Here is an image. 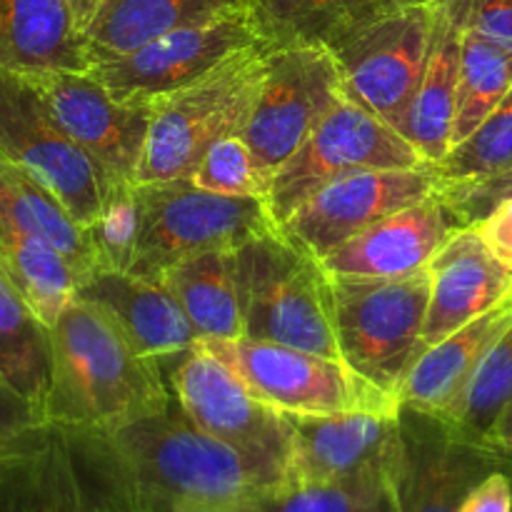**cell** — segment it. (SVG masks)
<instances>
[{
    "instance_id": "cell-1",
    "label": "cell",
    "mask_w": 512,
    "mask_h": 512,
    "mask_svg": "<svg viewBox=\"0 0 512 512\" xmlns=\"http://www.w3.org/2000/svg\"><path fill=\"white\" fill-rule=\"evenodd\" d=\"M173 390L105 310L75 298L50 325L48 423L118 430L165 410Z\"/></svg>"
},
{
    "instance_id": "cell-2",
    "label": "cell",
    "mask_w": 512,
    "mask_h": 512,
    "mask_svg": "<svg viewBox=\"0 0 512 512\" xmlns=\"http://www.w3.org/2000/svg\"><path fill=\"white\" fill-rule=\"evenodd\" d=\"M145 512H175L188 505L263 500L288 485V473L250 458L205 433L173 403L165 410L110 430Z\"/></svg>"
},
{
    "instance_id": "cell-3",
    "label": "cell",
    "mask_w": 512,
    "mask_h": 512,
    "mask_svg": "<svg viewBox=\"0 0 512 512\" xmlns=\"http://www.w3.org/2000/svg\"><path fill=\"white\" fill-rule=\"evenodd\" d=\"M268 48L240 50L198 83L155 100L138 183L190 178L205 150L243 133L265 78Z\"/></svg>"
},
{
    "instance_id": "cell-4",
    "label": "cell",
    "mask_w": 512,
    "mask_h": 512,
    "mask_svg": "<svg viewBox=\"0 0 512 512\" xmlns=\"http://www.w3.org/2000/svg\"><path fill=\"white\" fill-rule=\"evenodd\" d=\"M428 303V270L405 278L330 275V313L340 360L398 398L405 375L425 353Z\"/></svg>"
},
{
    "instance_id": "cell-5",
    "label": "cell",
    "mask_w": 512,
    "mask_h": 512,
    "mask_svg": "<svg viewBox=\"0 0 512 512\" xmlns=\"http://www.w3.org/2000/svg\"><path fill=\"white\" fill-rule=\"evenodd\" d=\"M238 283L245 338L340 360L330 313V275L318 258L278 230L238 248Z\"/></svg>"
},
{
    "instance_id": "cell-6",
    "label": "cell",
    "mask_w": 512,
    "mask_h": 512,
    "mask_svg": "<svg viewBox=\"0 0 512 512\" xmlns=\"http://www.w3.org/2000/svg\"><path fill=\"white\" fill-rule=\"evenodd\" d=\"M143 228L128 273L160 283L180 260L213 250H238L278 233L265 198H230L198 188L190 178L138 183Z\"/></svg>"
},
{
    "instance_id": "cell-7",
    "label": "cell",
    "mask_w": 512,
    "mask_h": 512,
    "mask_svg": "<svg viewBox=\"0 0 512 512\" xmlns=\"http://www.w3.org/2000/svg\"><path fill=\"white\" fill-rule=\"evenodd\" d=\"M435 3L390 0L328 45L345 98L398 128L423 78Z\"/></svg>"
},
{
    "instance_id": "cell-8",
    "label": "cell",
    "mask_w": 512,
    "mask_h": 512,
    "mask_svg": "<svg viewBox=\"0 0 512 512\" xmlns=\"http://www.w3.org/2000/svg\"><path fill=\"white\" fill-rule=\"evenodd\" d=\"M258 400L285 415H333L350 410L398 413L400 400L375 388L343 360L255 338L200 340Z\"/></svg>"
},
{
    "instance_id": "cell-9",
    "label": "cell",
    "mask_w": 512,
    "mask_h": 512,
    "mask_svg": "<svg viewBox=\"0 0 512 512\" xmlns=\"http://www.w3.org/2000/svg\"><path fill=\"white\" fill-rule=\"evenodd\" d=\"M512 460L450 418L400 405L393 460L395 512H458L470 490Z\"/></svg>"
},
{
    "instance_id": "cell-10",
    "label": "cell",
    "mask_w": 512,
    "mask_h": 512,
    "mask_svg": "<svg viewBox=\"0 0 512 512\" xmlns=\"http://www.w3.org/2000/svg\"><path fill=\"white\" fill-rule=\"evenodd\" d=\"M430 165L418 150L378 115L368 113L353 100L343 98L310 138L293 153V158L270 178L268 203L275 223L283 225L298 205L323 185L375 168H420Z\"/></svg>"
},
{
    "instance_id": "cell-11",
    "label": "cell",
    "mask_w": 512,
    "mask_h": 512,
    "mask_svg": "<svg viewBox=\"0 0 512 512\" xmlns=\"http://www.w3.org/2000/svg\"><path fill=\"white\" fill-rule=\"evenodd\" d=\"M0 155L45 185L90 228L113 180L55 123L28 78L0 68Z\"/></svg>"
},
{
    "instance_id": "cell-12",
    "label": "cell",
    "mask_w": 512,
    "mask_h": 512,
    "mask_svg": "<svg viewBox=\"0 0 512 512\" xmlns=\"http://www.w3.org/2000/svg\"><path fill=\"white\" fill-rule=\"evenodd\" d=\"M343 98V80L328 50L268 48L263 85L240 133L265 183Z\"/></svg>"
},
{
    "instance_id": "cell-13",
    "label": "cell",
    "mask_w": 512,
    "mask_h": 512,
    "mask_svg": "<svg viewBox=\"0 0 512 512\" xmlns=\"http://www.w3.org/2000/svg\"><path fill=\"white\" fill-rule=\"evenodd\" d=\"M253 45L263 43L245 3L160 35L133 53L95 63L90 73L123 103L153 105L175 90L198 83Z\"/></svg>"
},
{
    "instance_id": "cell-14",
    "label": "cell",
    "mask_w": 512,
    "mask_h": 512,
    "mask_svg": "<svg viewBox=\"0 0 512 512\" xmlns=\"http://www.w3.org/2000/svg\"><path fill=\"white\" fill-rule=\"evenodd\" d=\"M160 368L175 403L198 428L288 473L293 455V425L288 415L255 398L228 365L203 345H195Z\"/></svg>"
},
{
    "instance_id": "cell-15",
    "label": "cell",
    "mask_w": 512,
    "mask_h": 512,
    "mask_svg": "<svg viewBox=\"0 0 512 512\" xmlns=\"http://www.w3.org/2000/svg\"><path fill=\"white\" fill-rule=\"evenodd\" d=\"M70 140L108 180L138 183L153 105L123 103L90 70H43L25 75Z\"/></svg>"
},
{
    "instance_id": "cell-16",
    "label": "cell",
    "mask_w": 512,
    "mask_h": 512,
    "mask_svg": "<svg viewBox=\"0 0 512 512\" xmlns=\"http://www.w3.org/2000/svg\"><path fill=\"white\" fill-rule=\"evenodd\" d=\"M438 188L435 165L358 170L310 195L280 225V233L313 258L325 260L385 215L428 198Z\"/></svg>"
},
{
    "instance_id": "cell-17",
    "label": "cell",
    "mask_w": 512,
    "mask_h": 512,
    "mask_svg": "<svg viewBox=\"0 0 512 512\" xmlns=\"http://www.w3.org/2000/svg\"><path fill=\"white\" fill-rule=\"evenodd\" d=\"M293 455L288 485H325L390 470L398 450V413L350 410L333 415H288Z\"/></svg>"
},
{
    "instance_id": "cell-18",
    "label": "cell",
    "mask_w": 512,
    "mask_h": 512,
    "mask_svg": "<svg viewBox=\"0 0 512 512\" xmlns=\"http://www.w3.org/2000/svg\"><path fill=\"white\" fill-rule=\"evenodd\" d=\"M463 225L435 190L428 198L385 215L328 255L330 275L355 278H405L428 268L430 258Z\"/></svg>"
},
{
    "instance_id": "cell-19",
    "label": "cell",
    "mask_w": 512,
    "mask_h": 512,
    "mask_svg": "<svg viewBox=\"0 0 512 512\" xmlns=\"http://www.w3.org/2000/svg\"><path fill=\"white\" fill-rule=\"evenodd\" d=\"M425 270L430 275L425 350L512 293V270L490 253L473 225L455 230Z\"/></svg>"
},
{
    "instance_id": "cell-20",
    "label": "cell",
    "mask_w": 512,
    "mask_h": 512,
    "mask_svg": "<svg viewBox=\"0 0 512 512\" xmlns=\"http://www.w3.org/2000/svg\"><path fill=\"white\" fill-rule=\"evenodd\" d=\"M75 298L88 300L113 318L125 338L158 365L200 345V335L163 283L118 270H95Z\"/></svg>"
},
{
    "instance_id": "cell-21",
    "label": "cell",
    "mask_w": 512,
    "mask_h": 512,
    "mask_svg": "<svg viewBox=\"0 0 512 512\" xmlns=\"http://www.w3.org/2000/svg\"><path fill=\"white\" fill-rule=\"evenodd\" d=\"M463 35V0H435V30L428 63H425L418 90L398 125V133L430 165L440 163L445 153L453 148Z\"/></svg>"
},
{
    "instance_id": "cell-22",
    "label": "cell",
    "mask_w": 512,
    "mask_h": 512,
    "mask_svg": "<svg viewBox=\"0 0 512 512\" xmlns=\"http://www.w3.org/2000/svg\"><path fill=\"white\" fill-rule=\"evenodd\" d=\"M512 325V293L448 338L430 345L400 385V405L448 418L495 340Z\"/></svg>"
},
{
    "instance_id": "cell-23",
    "label": "cell",
    "mask_w": 512,
    "mask_h": 512,
    "mask_svg": "<svg viewBox=\"0 0 512 512\" xmlns=\"http://www.w3.org/2000/svg\"><path fill=\"white\" fill-rule=\"evenodd\" d=\"M0 68L20 75L90 70L68 0H0Z\"/></svg>"
},
{
    "instance_id": "cell-24",
    "label": "cell",
    "mask_w": 512,
    "mask_h": 512,
    "mask_svg": "<svg viewBox=\"0 0 512 512\" xmlns=\"http://www.w3.org/2000/svg\"><path fill=\"white\" fill-rule=\"evenodd\" d=\"M248 0H105L83 33L90 68L143 48L165 33L213 18Z\"/></svg>"
},
{
    "instance_id": "cell-25",
    "label": "cell",
    "mask_w": 512,
    "mask_h": 512,
    "mask_svg": "<svg viewBox=\"0 0 512 512\" xmlns=\"http://www.w3.org/2000/svg\"><path fill=\"white\" fill-rule=\"evenodd\" d=\"M160 283L178 300L200 340H233L245 335L238 250H213L180 260Z\"/></svg>"
},
{
    "instance_id": "cell-26",
    "label": "cell",
    "mask_w": 512,
    "mask_h": 512,
    "mask_svg": "<svg viewBox=\"0 0 512 512\" xmlns=\"http://www.w3.org/2000/svg\"><path fill=\"white\" fill-rule=\"evenodd\" d=\"M0 218L23 233L53 245L78 273L80 283L98 270L93 240L85 225L40 180L0 155Z\"/></svg>"
},
{
    "instance_id": "cell-27",
    "label": "cell",
    "mask_w": 512,
    "mask_h": 512,
    "mask_svg": "<svg viewBox=\"0 0 512 512\" xmlns=\"http://www.w3.org/2000/svg\"><path fill=\"white\" fill-rule=\"evenodd\" d=\"M390 0H248L265 48H328Z\"/></svg>"
},
{
    "instance_id": "cell-28",
    "label": "cell",
    "mask_w": 512,
    "mask_h": 512,
    "mask_svg": "<svg viewBox=\"0 0 512 512\" xmlns=\"http://www.w3.org/2000/svg\"><path fill=\"white\" fill-rule=\"evenodd\" d=\"M0 270L48 328L73 303L80 288V278L73 265L53 245L23 233L3 218H0Z\"/></svg>"
},
{
    "instance_id": "cell-29",
    "label": "cell",
    "mask_w": 512,
    "mask_h": 512,
    "mask_svg": "<svg viewBox=\"0 0 512 512\" xmlns=\"http://www.w3.org/2000/svg\"><path fill=\"white\" fill-rule=\"evenodd\" d=\"M0 380L45 410L50 328L0 270Z\"/></svg>"
},
{
    "instance_id": "cell-30",
    "label": "cell",
    "mask_w": 512,
    "mask_h": 512,
    "mask_svg": "<svg viewBox=\"0 0 512 512\" xmlns=\"http://www.w3.org/2000/svg\"><path fill=\"white\" fill-rule=\"evenodd\" d=\"M512 90V53L465 28L453 145L468 138Z\"/></svg>"
},
{
    "instance_id": "cell-31",
    "label": "cell",
    "mask_w": 512,
    "mask_h": 512,
    "mask_svg": "<svg viewBox=\"0 0 512 512\" xmlns=\"http://www.w3.org/2000/svg\"><path fill=\"white\" fill-rule=\"evenodd\" d=\"M390 470L325 485H283L260 500L263 512H395Z\"/></svg>"
},
{
    "instance_id": "cell-32",
    "label": "cell",
    "mask_w": 512,
    "mask_h": 512,
    "mask_svg": "<svg viewBox=\"0 0 512 512\" xmlns=\"http://www.w3.org/2000/svg\"><path fill=\"white\" fill-rule=\"evenodd\" d=\"M512 165V90L503 103L435 163L440 185L488 178Z\"/></svg>"
},
{
    "instance_id": "cell-33",
    "label": "cell",
    "mask_w": 512,
    "mask_h": 512,
    "mask_svg": "<svg viewBox=\"0 0 512 512\" xmlns=\"http://www.w3.org/2000/svg\"><path fill=\"white\" fill-rule=\"evenodd\" d=\"M512 400V325L485 353L458 405L448 415L468 433L485 438L498 415Z\"/></svg>"
},
{
    "instance_id": "cell-34",
    "label": "cell",
    "mask_w": 512,
    "mask_h": 512,
    "mask_svg": "<svg viewBox=\"0 0 512 512\" xmlns=\"http://www.w3.org/2000/svg\"><path fill=\"white\" fill-rule=\"evenodd\" d=\"M140 228H143V208H140L138 183L113 180L105 190L98 218L88 228L98 270L128 273L138 250Z\"/></svg>"
},
{
    "instance_id": "cell-35",
    "label": "cell",
    "mask_w": 512,
    "mask_h": 512,
    "mask_svg": "<svg viewBox=\"0 0 512 512\" xmlns=\"http://www.w3.org/2000/svg\"><path fill=\"white\" fill-rule=\"evenodd\" d=\"M198 188L230 198H265L268 183L255 165L253 150L240 133L225 135L205 150L203 160L190 175Z\"/></svg>"
},
{
    "instance_id": "cell-36",
    "label": "cell",
    "mask_w": 512,
    "mask_h": 512,
    "mask_svg": "<svg viewBox=\"0 0 512 512\" xmlns=\"http://www.w3.org/2000/svg\"><path fill=\"white\" fill-rule=\"evenodd\" d=\"M438 195L448 205L463 228L478 223L488 215L500 200L512 198V165L500 173L478 180H463V183H445L438 188Z\"/></svg>"
},
{
    "instance_id": "cell-37",
    "label": "cell",
    "mask_w": 512,
    "mask_h": 512,
    "mask_svg": "<svg viewBox=\"0 0 512 512\" xmlns=\"http://www.w3.org/2000/svg\"><path fill=\"white\" fill-rule=\"evenodd\" d=\"M45 425V410L0 380V460L33 443Z\"/></svg>"
},
{
    "instance_id": "cell-38",
    "label": "cell",
    "mask_w": 512,
    "mask_h": 512,
    "mask_svg": "<svg viewBox=\"0 0 512 512\" xmlns=\"http://www.w3.org/2000/svg\"><path fill=\"white\" fill-rule=\"evenodd\" d=\"M465 28L512 53V0H463Z\"/></svg>"
},
{
    "instance_id": "cell-39",
    "label": "cell",
    "mask_w": 512,
    "mask_h": 512,
    "mask_svg": "<svg viewBox=\"0 0 512 512\" xmlns=\"http://www.w3.org/2000/svg\"><path fill=\"white\" fill-rule=\"evenodd\" d=\"M490 253L512 270V198L500 200L488 215L473 223Z\"/></svg>"
},
{
    "instance_id": "cell-40",
    "label": "cell",
    "mask_w": 512,
    "mask_h": 512,
    "mask_svg": "<svg viewBox=\"0 0 512 512\" xmlns=\"http://www.w3.org/2000/svg\"><path fill=\"white\" fill-rule=\"evenodd\" d=\"M458 512H512V473L495 470L480 480Z\"/></svg>"
},
{
    "instance_id": "cell-41",
    "label": "cell",
    "mask_w": 512,
    "mask_h": 512,
    "mask_svg": "<svg viewBox=\"0 0 512 512\" xmlns=\"http://www.w3.org/2000/svg\"><path fill=\"white\" fill-rule=\"evenodd\" d=\"M493 448H498L505 458L512 460V400L503 408V413L498 415V420L493 423V428L485 435Z\"/></svg>"
},
{
    "instance_id": "cell-42",
    "label": "cell",
    "mask_w": 512,
    "mask_h": 512,
    "mask_svg": "<svg viewBox=\"0 0 512 512\" xmlns=\"http://www.w3.org/2000/svg\"><path fill=\"white\" fill-rule=\"evenodd\" d=\"M103 3L105 0H68L70 15H73V23L80 35L88 30V25L93 23V18L98 15V10L103 8Z\"/></svg>"
},
{
    "instance_id": "cell-43",
    "label": "cell",
    "mask_w": 512,
    "mask_h": 512,
    "mask_svg": "<svg viewBox=\"0 0 512 512\" xmlns=\"http://www.w3.org/2000/svg\"><path fill=\"white\" fill-rule=\"evenodd\" d=\"M175 512H263L260 500H243V503H208V505H188Z\"/></svg>"
},
{
    "instance_id": "cell-44",
    "label": "cell",
    "mask_w": 512,
    "mask_h": 512,
    "mask_svg": "<svg viewBox=\"0 0 512 512\" xmlns=\"http://www.w3.org/2000/svg\"><path fill=\"white\" fill-rule=\"evenodd\" d=\"M415 3H435V0H415Z\"/></svg>"
}]
</instances>
